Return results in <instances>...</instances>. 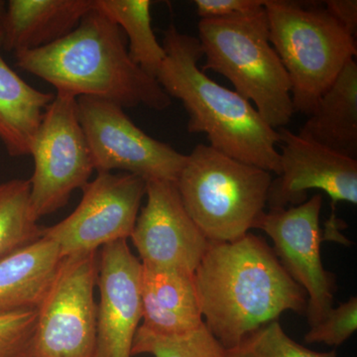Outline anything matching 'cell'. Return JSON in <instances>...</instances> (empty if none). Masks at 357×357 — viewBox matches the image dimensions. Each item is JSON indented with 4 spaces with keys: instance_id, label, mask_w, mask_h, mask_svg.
<instances>
[{
    "instance_id": "obj_1",
    "label": "cell",
    "mask_w": 357,
    "mask_h": 357,
    "mask_svg": "<svg viewBox=\"0 0 357 357\" xmlns=\"http://www.w3.org/2000/svg\"><path fill=\"white\" fill-rule=\"evenodd\" d=\"M204 325L231 349L282 312H306L307 296L273 249L252 234L231 243L210 241L194 273Z\"/></svg>"
},
{
    "instance_id": "obj_2",
    "label": "cell",
    "mask_w": 357,
    "mask_h": 357,
    "mask_svg": "<svg viewBox=\"0 0 357 357\" xmlns=\"http://www.w3.org/2000/svg\"><path fill=\"white\" fill-rule=\"evenodd\" d=\"M15 59L20 69L57 93L100 98L122 109L143 105L161 112L172 103L157 79L131 60L121 28L95 6L64 38L16 53Z\"/></svg>"
},
{
    "instance_id": "obj_3",
    "label": "cell",
    "mask_w": 357,
    "mask_h": 357,
    "mask_svg": "<svg viewBox=\"0 0 357 357\" xmlns=\"http://www.w3.org/2000/svg\"><path fill=\"white\" fill-rule=\"evenodd\" d=\"M166 59L156 79L189 115L188 131L204 133L210 146L269 173L280 174L279 135L250 102L220 86L199 67L204 57L197 37L171 24L164 32Z\"/></svg>"
},
{
    "instance_id": "obj_4",
    "label": "cell",
    "mask_w": 357,
    "mask_h": 357,
    "mask_svg": "<svg viewBox=\"0 0 357 357\" xmlns=\"http://www.w3.org/2000/svg\"><path fill=\"white\" fill-rule=\"evenodd\" d=\"M198 39L206 57L204 72L227 77L272 128L287 126L295 112L290 79L270 43L264 7L231 17L201 20Z\"/></svg>"
},
{
    "instance_id": "obj_5",
    "label": "cell",
    "mask_w": 357,
    "mask_h": 357,
    "mask_svg": "<svg viewBox=\"0 0 357 357\" xmlns=\"http://www.w3.org/2000/svg\"><path fill=\"white\" fill-rule=\"evenodd\" d=\"M271 173L199 144L176 185L185 211L208 241L231 243L256 229L265 213Z\"/></svg>"
},
{
    "instance_id": "obj_6",
    "label": "cell",
    "mask_w": 357,
    "mask_h": 357,
    "mask_svg": "<svg viewBox=\"0 0 357 357\" xmlns=\"http://www.w3.org/2000/svg\"><path fill=\"white\" fill-rule=\"evenodd\" d=\"M269 40L291 84L294 112L310 116L357 54L356 37L325 7L266 0Z\"/></svg>"
},
{
    "instance_id": "obj_7",
    "label": "cell",
    "mask_w": 357,
    "mask_h": 357,
    "mask_svg": "<svg viewBox=\"0 0 357 357\" xmlns=\"http://www.w3.org/2000/svg\"><path fill=\"white\" fill-rule=\"evenodd\" d=\"M100 253L61 260L37 307L31 357H95Z\"/></svg>"
},
{
    "instance_id": "obj_8",
    "label": "cell",
    "mask_w": 357,
    "mask_h": 357,
    "mask_svg": "<svg viewBox=\"0 0 357 357\" xmlns=\"http://www.w3.org/2000/svg\"><path fill=\"white\" fill-rule=\"evenodd\" d=\"M77 98L57 93L33 140L30 204L38 220L65 206L73 192L88 184L95 170L79 123Z\"/></svg>"
},
{
    "instance_id": "obj_9",
    "label": "cell",
    "mask_w": 357,
    "mask_h": 357,
    "mask_svg": "<svg viewBox=\"0 0 357 357\" xmlns=\"http://www.w3.org/2000/svg\"><path fill=\"white\" fill-rule=\"evenodd\" d=\"M79 123L98 173L122 171L150 181L176 182L187 160L148 135L119 105L100 98H77Z\"/></svg>"
},
{
    "instance_id": "obj_10",
    "label": "cell",
    "mask_w": 357,
    "mask_h": 357,
    "mask_svg": "<svg viewBox=\"0 0 357 357\" xmlns=\"http://www.w3.org/2000/svg\"><path fill=\"white\" fill-rule=\"evenodd\" d=\"M145 194L146 181L142 178L128 173H98L83 188L76 210L44 229L43 236L58 246L62 258L128 241Z\"/></svg>"
},
{
    "instance_id": "obj_11",
    "label": "cell",
    "mask_w": 357,
    "mask_h": 357,
    "mask_svg": "<svg viewBox=\"0 0 357 357\" xmlns=\"http://www.w3.org/2000/svg\"><path fill=\"white\" fill-rule=\"evenodd\" d=\"M321 206L323 196L314 195L299 206L265 211L256 227L272 239L282 266L307 293L305 314L311 326L333 309L335 288V277L321 262Z\"/></svg>"
},
{
    "instance_id": "obj_12",
    "label": "cell",
    "mask_w": 357,
    "mask_h": 357,
    "mask_svg": "<svg viewBox=\"0 0 357 357\" xmlns=\"http://www.w3.org/2000/svg\"><path fill=\"white\" fill-rule=\"evenodd\" d=\"M130 238L142 266L194 275L210 241L185 211L175 182H146Z\"/></svg>"
},
{
    "instance_id": "obj_13",
    "label": "cell",
    "mask_w": 357,
    "mask_h": 357,
    "mask_svg": "<svg viewBox=\"0 0 357 357\" xmlns=\"http://www.w3.org/2000/svg\"><path fill=\"white\" fill-rule=\"evenodd\" d=\"M280 174L268 194L270 210L287 208L307 201V192H325L333 204H357V160L337 153L299 134L282 128Z\"/></svg>"
},
{
    "instance_id": "obj_14",
    "label": "cell",
    "mask_w": 357,
    "mask_h": 357,
    "mask_svg": "<svg viewBox=\"0 0 357 357\" xmlns=\"http://www.w3.org/2000/svg\"><path fill=\"white\" fill-rule=\"evenodd\" d=\"M142 264L128 241L107 244L100 253L95 357H131L142 319Z\"/></svg>"
},
{
    "instance_id": "obj_15",
    "label": "cell",
    "mask_w": 357,
    "mask_h": 357,
    "mask_svg": "<svg viewBox=\"0 0 357 357\" xmlns=\"http://www.w3.org/2000/svg\"><path fill=\"white\" fill-rule=\"evenodd\" d=\"M93 6L95 0H10L0 21L2 48L16 54L56 43L70 34Z\"/></svg>"
},
{
    "instance_id": "obj_16",
    "label": "cell",
    "mask_w": 357,
    "mask_h": 357,
    "mask_svg": "<svg viewBox=\"0 0 357 357\" xmlns=\"http://www.w3.org/2000/svg\"><path fill=\"white\" fill-rule=\"evenodd\" d=\"M142 325L160 335H184L204 325L194 275L142 266Z\"/></svg>"
},
{
    "instance_id": "obj_17",
    "label": "cell",
    "mask_w": 357,
    "mask_h": 357,
    "mask_svg": "<svg viewBox=\"0 0 357 357\" xmlns=\"http://www.w3.org/2000/svg\"><path fill=\"white\" fill-rule=\"evenodd\" d=\"M298 134L357 160V64L354 59L321 96Z\"/></svg>"
},
{
    "instance_id": "obj_18",
    "label": "cell",
    "mask_w": 357,
    "mask_h": 357,
    "mask_svg": "<svg viewBox=\"0 0 357 357\" xmlns=\"http://www.w3.org/2000/svg\"><path fill=\"white\" fill-rule=\"evenodd\" d=\"M61 260L58 246L44 236L0 260V314L37 310Z\"/></svg>"
},
{
    "instance_id": "obj_19",
    "label": "cell",
    "mask_w": 357,
    "mask_h": 357,
    "mask_svg": "<svg viewBox=\"0 0 357 357\" xmlns=\"http://www.w3.org/2000/svg\"><path fill=\"white\" fill-rule=\"evenodd\" d=\"M0 26V141L13 157L30 156L45 110L55 98L33 88L2 57Z\"/></svg>"
},
{
    "instance_id": "obj_20",
    "label": "cell",
    "mask_w": 357,
    "mask_h": 357,
    "mask_svg": "<svg viewBox=\"0 0 357 357\" xmlns=\"http://www.w3.org/2000/svg\"><path fill=\"white\" fill-rule=\"evenodd\" d=\"M150 0H95V8L115 23L128 39L131 60L156 79L166 52L151 25Z\"/></svg>"
},
{
    "instance_id": "obj_21",
    "label": "cell",
    "mask_w": 357,
    "mask_h": 357,
    "mask_svg": "<svg viewBox=\"0 0 357 357\" xmlns=\"http://www.w3.org/2000/svg\"><path fill=\"white\" fill-rule=\"evenodd\" d=\"M33 215L30 182L13 178L0 184V260L43 236Z\"/></svg>"
},
{
    "instance_id": "obj_22",
    "label": "cell",
    "mask_w": 357,
    "mask_h": 357,
    "mask_svg": "<svg viewBox=\"0 0 357 357\" xmlns=\"http://www.w3.org/2000/svg\"><path fill=\"white\" fill-rule=\"evenodd\" d=\"M225 349L206 325L184 335H160L138 328L131 354L154 357H223Z\"/></svg>"
},
{
    "instance_id": "obj_23",
    "label": "cell",
    "mask_w": 357,
    "mask_h": 357,
    "mask_svg": "<svg viewBox=\"0 0 357 357\" xmlns=\"http://www.w3.org/2000/svg\"><path fill=\"white\" fill-rule=\"evenodd\" d=\"M223 357H337V354L335 351L318 352L307 349L288 337L278 321H274L236 347L225 349Z\"/></svg>"
},
{
    "instance_id": "obj_24",
    "label": "cell",
    "mask_w": 357,
    "mask_h": 357,
    "mask_svg": "<svg viewBox=\"0 0 357 357\" xmlns=\"http://www.w3.org/2000/svg\"><path fill=\"white\" fill-rule=\"evenodd\" d=\"M37 310L0 314V357H31Z\"/></svg>"
},
{
    "instance_id": "obj_25",
    "label": "cell",
    "mask_w": 357,
    "mask_h": 357,
    "mask_svg": "<svg viewBox=\"0 0 357 357\" xmlns=\"http://www.w3.org/2000/svg\"><path fill=\"white\" fill-rule=\"evenodd\" d=\"M357 298L351 297L337 309L331 310L323 321L311 326L305 335L307 344L340 347L356 332Z\"/></svg>"
},
{
    "instance_id": "obj_26",
    "label": "cell",
    "mask_w": 357,
    "mask_h": 357,
    "mask_svg": "<svg viewBox=\"0 0 357 357\" xmlns=\"http://www.w3.org/2000/svg\"><path fill=\"white\" fill-rule=\"evenodd\" d=\"M266 0H196L197 13L201 20L231 17L259 10Z\"/></svg>"
},
{
    "instance_id": "obj_27",
    "label": "cell",
    "mask_w": 357,
    "mask_h": 357,
    "mask_svg": "<svg viewBox=\"0 0 357 357\" xmlns=\"http://www.w3.org/2000/svg\"><path fill=\"white\" fill-rule=\"evenodd\" d=\"M325 8L349 34H357L356 0H328L325 1Z\"/></svg>"
},
{
    "instance_id": "obj_28",
    "label": "cell",
    "mask_w": 357,
    "mask_h": 357,
    "mask_svg": "<svg viewBox=\"0 0 357 357\" xmlns=\"http://www.w3.org/2000/svg\"><path fill=\"white\" fill-rule=\"evenodd\" d=\"M6 2L0 0V21H1L2 17H3L4 11H6Z\"/></svg>"
}]
</instances>
